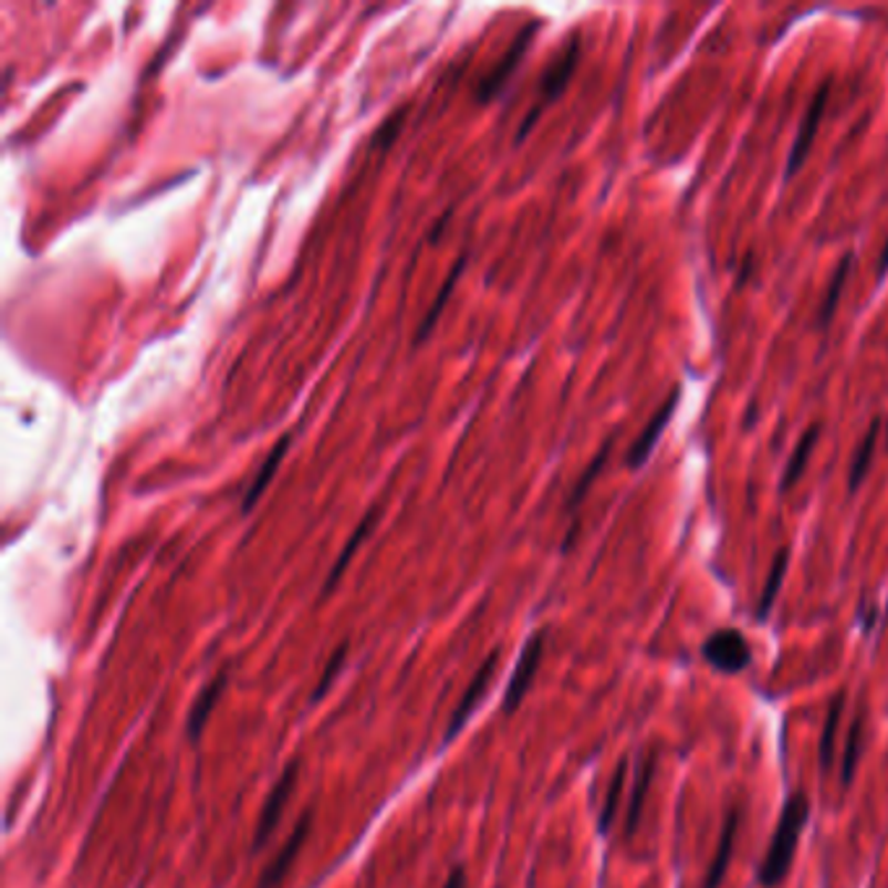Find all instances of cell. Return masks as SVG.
Segmentation results:
<instances>
[{"mask_svg":"<svg viewBox=\"0 0 888 888\" xmlns=\"http://www.w3.org/2000/svg\"><path fill=\"white\" fill-rule=\"evenodd\" d=\"M740 832V807H730L727 816L722 821V828H719V839H717V853L711 857L707 880H703V888H719L724 880V873L730 868L732 853H735V839Z\"/></svg>","mask_w":888,"mask_h":888,"instance_id":"8fae6325","label":"cell"},{"mask_svg":"<svg viewBox=\"0 0 888 888\" xmlns=\"http://www.w3.org/2000/svg\"><path fill=\"white\" fill-rule=\"evenodd\" d=\"M853 253L844 255V261L836 267V271L828 279V288L824 292V303H821V311H818V323L821 326H828L836 313V305H839L842 300V292H844V284H847V276H849V269H853Z\"/></svg>","mask_w":888,"mask_h":888,"instance_id":"7402d4cb","label":"cell"},{"mask_svg":"<svg viewBox=\"0 0 888 888\" xmlns=\"http://www.w3.org/2000/svg\"><path fill=\"white\" fill-rule=\"evenodd\" d=\"M818 432H821V425L816 422V425H811V428L803 432V438L797 440L795 451H792L787 467H784V474H782V482H780L782 493H790V490L797 484L800 477H803L805 467H807V459H811V453H813V449H816V443H818Z\"/></svg>","mask_w":888,"mask_h":888,"instance_id":"9a60e30c","label":"cell"},{"mask_svg":"<svg viewBox=\"0 0 888 888\" xmlns=\"http://www.w3.org/2000/svg\"><path fill=\"white\" fill-rule=\"evenodd\" d=\"M888 269V238L884 242V251H880V261H878V276H884Z\"/></svg>","mask_w":888,"mask_h":888,"instance_id":"83f0119b","label":"cell"},{"mask_svg":"<svg viewBox=\"0 0 888 888\" xmlns=\"http://www.w3.org/2000/svg\"><path fill=\"white\" fill-rule=\"evenodd\" d=\"M787 565H790V550L782 547L780 553L774 555L772 571H769L766 584H763L759 607H755V620H766L769 613H772L774 602H776V597H780V592H782L784 576H787Z\"/></svg>","mask_w":888,"mask_h":888,"instance_id":"2e32d148","label":"cell"},{"mask_svg":"<svg viewBox=\"0 0 888 888\" xmlns=\"http://www.w3.org/2000/svg\"><path fill=\"white\" fill-rule=\"evenodd\" d=\"M626 774H628V759H620L618 769H615V774H613V780H610V787H607L605 803H602L599 818H597V826H599V834H602V836L610 832L613 824H615V813H618L620 797H623V787H626Z\"/></svg>","mask_w":888,"mask_h":888,"instance_id":"44dd1931","label":"cell"},{"mask_svg":"<svg viewBox=\"0 0 888 888\" xmlns=\"http://www.w3.org/2000/svg\"><path fill=\"white\" fill-rule=\"evenodd\" d=\"M224 686H227V675L219 672L217 678L211 680L201 693H198V699L194 701V707H190V711H188V738L194 740V743H198V740H201L203 727H207L211 711H215L219 696H222V691H224Z\"/></svg>","mask_w":888,"mask_h":888,"instance_id":"5bb4252c","label":"cell"},{"mask_svg":"<svg viewBox=\"0 0 888 888\" xmlns=\"http://www.w3.org/2000/svg\"><path fill=\"white\" fill-rule=\"evenodd\" d=\"M863 730H865V711H857L847 730V740H844V755H842V787H849L855 780L857 763L863 755Z\"/></svg>","mask_w":888,"mask_h":888,"instance_id":"e0dca14e","label":"cell"},{"mask_svg":"<svg viewBox=\"0 0 888 888\" xmlns=\"http://www.w3.org/2000/svg\"><path fill=\"white\" fill-rule=\"evenodd\" d=\"M344 655H347V646H342V649H336V655H332V659H328L326 670H323V675H321L318 688H315V691H313V701H321V699H323V693L328 691V686H332L334 678H336V675H339V670H342Z\"/></svg>","mask_w":888,"mask_h":888,"instance_id":"d4e9b609","label":"cell"},{"mask_svg":"<svg viewBox=\"0 0 888 888\" xmlns=\"http://www.w3.org/2000/svg\"><path fill=\"white\" fill-rule=\"evenodd\" d=\"M878 430H880V417H873V422H870L868 432H865L863 440H860V446H857L855 459H853V467H849V493H855V490L863 484L865 474H868L873 451H876Z\"/></svg>","mask_w":888,"mask_h":888,"instance_id":"ffe728a7","label":"cell"},{"mask_svg":"<svg viewBox=\"0 0 888 888\" xmlns=\"http://www.w3.org/2000/svg\"><path fill=\"white\" fill-rule=\"evenodd\" d=\"M613 443H615V436H610L605 440V443H602V449L594 453V459H592V464L586 467V472L578 477V482H576V488H574V493H571V501H568V509L571 511H576L578 505H582V501H584V495L589 493V488H592V482L597 480V474L602 472V467H605V461H607V457H610V449H613Z\"/></svg>","mask_w":888,"mask_h":888,"instance_id":"603a6c76","label":"cell"},{"mask_svg":"<svg viewBox=\"0 0 888 888\" xmlns=\"http://www.w3.org/2000/svg\"><path fill=\"white\" fill-rule=\"evenodd\" d=\"M297 774H300V763L292 761V763H288V769H284L282 776H279L274 787H271V795L267 797V805H263V811L259 816V826H255L253 849H261L263 844L269 842V836L274 834L279 818H282L284 807H288L292 792H295Z\"/></svg>","mask_w":888,"mask_h":888,"instance_id":"5b68a950","label":"cell"},{"mask_svg":"<svg viewBox=\"0 0 888 888\" xmlns=\"http://www.w3.org/2000/svg\"><path fill=\"white\" fill-rule=\"evenodd\" d=\"M578 55H582V42H578V34H574L568 40V45H565L561 53H557L555 61L547 65V71L542 73V79H540V100L534 102V107L530 109V115H526V121L521 123L516 142H521V138L530 134L534 123H537V117L545 113V109L553 105V102L565 92V86H568V81H571V76H574V71H576Z\"/></svg>","mask_w":888,"mask_h":888,"instance_id":"7a4b0ae2","label":"cell"},{"mask_svg":"<svg viewBox=\"0 0 888 888\" xmlns=\"http://www.w3.org/2000/svg\"><path fill=\"white\" fill-rule=\"evenodd\" d=\"M290 449V436H282L279 438V443L274 446V451L269 453L267 457V461H263V467H261V472L255 474V480L251 482V488H248V493H245V498H242V511H251L253 505H255V501H259L261 498V493L263 490H267V484L271 482V477L276 474V469H279V464H282V459H284V451Z\"/></svg>","mask_w":888,"mask_h":888,"instance_id":"ac0fdd59","label":"cell"},{"mask_svg":"<svg viewBox=\"0 0 888 888\" xmlns=\"http://www.w3.org/2000/svg\"><path fill=\"white\" fill-rule=\"evenodd\" d=\"M537 29H540V21H530V24L521 29L516 40H513V45L509 48V53H505L501 61H498L495 69L480 81V86H477V100L488 102V100H493L495 94L503 90V84L509 81L511 73L516 71V65L521 63V58H524L526 50H530V42H532V36L537 34Z\"/></svg>","mask_w":888,"mask_h":888,"instance_id":"52a82bcc","label":"cell"},{"mask_svg":"<svg viewBox=\"0 0 888 888\" xmlns=\"http://www.w3.org/2000/svg\"><path fill=\"white\" fill-rule=\"evenodd\" d=\"M807 818H811V800H807L805 792H795V795H790L787 803H784L780 824H776V832L772 836V842H769L766 855H763L761 860L759 884L763 888H776L784 878H787L792 860H795L797 853L800 834L805 832Z\"/></svg>","mask_w":888,"mask_h":888,"instance_id":"6da1fadb","label":"cell"},{"mask_svg":"<svg viewBox=\"0 0 888 888\" xmlns=\"http://www.w3.org/2000/svg\"><path fill=\"white\" fill-rule=\"evenodd\" d=\"M657 774V748H646L641 753V759L636 763V780H634V792H630L628 800V813H626V836L630 839L638 832V821H641L646 795H649L651 782H655Z\"/></svg>","mask_w":888,"mask_h":888,"instance_id":"30bf717a","label":"cell"},{"mask_svg":"<svg viewBox=\"0 0 888 888\" xmlns=\"http://www.w3.org/2000/svg\"><path fill=\"white\" fill-rule=\"evenodd\" d=\"M495 667H498V651H493V655H490L488 659H484V665L480 667V670L474 672L472 682H469V686H467V691H464V696H461V699H459V707L453 709V714H451L449 732H446V743H451V740L457 738V732L461 730V727L467 724L469 714H472L477 703L482 701V696L488 693L490 680H493Z\"/></svg>","mask_w":888,"mask_h":888,"instance_id":"9c48e42d","label":"cell"},{"mask_svg":"<svg viewBox=\"0 0 888 888\" xmlns=\"http://www.w3.org/2000/svg\"><path fill=\"white\" fill-rule=\"evenodd\" d=\"M828 94H832V79L821 81L818 92L813 94L811 105H807L803 121H800V130H797L795 142H792V149L787 157V173H784L787 175V180L795 178V175L800 173V167H803V161L807 159V154H811V146H813V142H816L818 126H821V121H824Z\"/></svg>","mask_w":888,"mask_h":888,"instance_id":"277c9868","label":"cell"},{"mask_svg":"<svg viewBox=\"0 0 888 888\" xmlns=\"http://www.w3.org/2000/svg\"><path fill=\"white\" fill-rule=\"evenodd\" d=\"M701 655L707 662L722 675H740L751 665L753 651L743 630L722 628L714 630L701 646Z\"/></svg>","mask_w":888,"mask_h":888,"instance_id":"3957f363","label":"cell"},{"mask_svg":"<svg viewBox=\"0 0 888 888\" xmlns=\"http://www.w3.org/2000/svg\"><path fill=\"white\" fill-rule=\"evenodd\" d=\"M678 401H680V388H672L670 396H667L662 407H659L657 412L651 415V420H649V425H646V428L641 430V436L636 438V443L630 446V451H628V457H626V464H628L630 469H638V467H644V464H646V459H649V453L655 451V446H657L659 436H662L667 425H670L672 415H675V407H678Z\"/></svg>","mask_w":888,"mask_h":888,"instance_id":"ba28073f","label":"cell"},{"mask_svg":"<svg viewBox=\"0 0 888 888\" xmlns=\"http://www.w3.org/2000/svg\"><path fill=\"white\" fill-rule=\"evenodd\" d=\"M373 519H376V509L373 511H368L365 513V519L359 521V526L355 530V534H352L349 537V542L347 545H344V550H342V555H339V561L334 563V568H332V574L326 576V584H323V597H328V594H332V589L336 584H339V578H342V574L344 571H347V565H349V561H352V555L357 553L359 550V545H363V540L368 537V532H370V526H373Z\"/></svg>","mask_w":888,"mask_h":888,"instance_id":"d6986e66","label":"cell"},{"mask_svg":"<svg viewBox=\"0 0 888 888\" xmlns=\"http://www.w3.org/2000/svg\"><path fill=\"white\" fill-rule=\"evenodd\" d=\"M467 886V873L464 868H453L449 880H446L443 888H464Z\"/></svg>","mask_w":888,"mask_h":888,"instance_id":"4316f807","label":"cell"},{"mask_svg":"<svg viewBox=\"0 0 888 888\" xmlns=\"http://www.w3.org/2000/svg\"><path fill=\"white\" fill-rule=\"evenodd\" d=\"M844 707H847V686L839 688V691L834 693V699H832V703H828V709H826L824 732H821V740H818L821 772H828V769L834 766L836 732H839V724H842V717H844Z\"/></svg>","mask_w":888,"mask_h":888,"instance_id":"4fadbf2b","label":"cell"},{"mask_svg":"<svg viewBox=\"0 0 888 888\" xmlns=\"http://www.w3.org/2000/svg\"><path fill=\"white\" fill-rule=\"evenodd\" d=\"M307 832H311V813H303V818L297 821L295 832L290 834V839L284 842V847L279 849V855L274 857V860H271L267 873L261 876L259 888H276L279 884H282V878L288 876L290 865L295 863V857L300 855V849H303V842H305Z\"/></svg>","mask_w":888,"mask_h":888,"instance_id":"7c38bea8","label":"cell"},{"mask_svg":"<svg viewBox=\"0 0 888 888\" xmlns=\"http://www.w3.org/2000/svg\"><path fill=\"white\" fill-rule=\"evenodd\" d=\"M542 651H545V634L537 630V634H534L530 641L524 644V649H521L516 670H513L509 688H505V699H503L505 714H511L513 709H519V703L524 701L526 693H530L534 675H537V670H540Z\"/></svg>","mask_w":888,"mask_h":888,"instance_id":"8992f818","label":"cell"},{"mask_svg":"<svg viewBox=\"0 0 888 888\" xmlns=\"http://www.w3.org/2000/svg\"><path fill=\"white\" fill-rule=\"evenodd\" d=\"M464 261L467 259H459L457 263H453V269H451V274H449V279H446L443 282V288H440V292H438V297H436V303L430 305V311H428V315H425V321H422V326L417 328V336H415V342H422L425 336L430 334V328L436 326V321L440 318V313H443V307H446V303H449V297H451V290H453V284H457V279L461 276V269H464Z\"/></svg>","mask_w":888,"mask_h":888,"instance_id":"cb8c5ba5","label":"cell"},{"mask_svg":"<svg viewBox=\"0 0 888 888\" xmlns=\"http://www.w3.org/2000/svg\"><path fill=\"white\" fill-rule=\"evenodd\" d=\"M404 113H407V109H399V113H394L391 117H388L384 126H380L378 134L373 136V146H378V149H386V146L391 144V138L399 134V123L404 121Z\"/></svg>","mask_w":888,"mask_h":888,"instance_id":"484cf974","label":"cell"}]
</instances>
